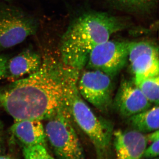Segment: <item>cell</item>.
Returning <instances> with one entry per match:
<instances>
[{
	"mask_svg": "<svg viewBox=\"0 0 159 159\" xmlns=\"http://www.w3.org/2000/svg\"><path fill=\"white\" fill-rule=\"evenodd\" d=\"M71 68L46 52L39 69L14 81L0 93V104L14 119H48L66 106V91Z\"/></svg>",
	"mask_w": 159,
	"mask_h": 159,
	"instance_id": "6da1fadb",
	"label": "cell"
},
{
	"mask_svg": "<svg viewBox=\"0 0 159 159\" xmlns=\"http://www.w3.org/2000/svg\"><path fill=\"white\" fill-rule=\"evenodd\" d=\"M128 26L123 18L107 12L90 11L80 14L70 23L61 36V61L66 66L80 71L85 67L94 48Z\"/></svg>",
	"mask_w": 159,
	"mask_h": 159,
	"instance_id": "7a4b0ae2",
	"label": "cell"
},
{
	"mask_svg": "<svg viewBox=\"0 0 159 159\" xmlns=\"http://www.w3.org/2000/svg\"><path fill=\"white\" fill-rule=\"evenodd\" d=\"M80 71L72 69L69 76L66 102L72 120L87 135L93 145L97 159H108L113 134L112 123L96 115L77 89Z\"/></svg>",
	"mask_w": 159,
	"mask_h": 159,
	"instance_id": "3957f363",
	"label": "cell"
},
{
	"mask_svg": "<svg viewBox=\"0 0 159 159\" xmlns=\"http://www.w3.org/2000/svg\"><path fill=\"white\" fill-rule=\"evenodd\" d=\"M47 120L44 127L46 138L57 159H86L66 106Z\"/></svg>",
	"mask_w": 159,
	"mask_h": 159,
	"instance_id": "277c9868",
	"label": "cell"
},
{
	"mask_svg": "<svg viewBox=\"0 0 159 159\" xmlns=\"http://www.w3.org/2000/svg\"><path fill=\"white\" fill-rule=\"evenodd\" d=\"M39 23L36 18L21 9L0 4V49L10 48L37 33Z\"/></svg>",
	"mask_w": 159,
	"mask_h": 159,
	"instance_id": "5b68a950",
	"label": "cell"
},
{
	"mask_svg": "<svg viewBox=\"0 0 159 159\" xmlns=\"http://www.w3.org/2000/svg\"><path fill=\"white\" fill-rule=\"evenodd\" d=\"M129 42L110 39L98 45L90 53L85 66L88 70L101 71L112 78L128 61Z\"/></svg>",
	"mask_w": 159,
	"mask_h": 159,
	"instance_id": "8992f818",
	"label": "cell"
},
{
	"mask_svg": "<svg viewBox=\"0 0 159 159\" xmlns=\"http://www.w3.org/2000/svg\"><path fill=\"white\" fill-rule=\"evenodd\" d=\"M77 89L83 99L106 112L112 103V78L101 71L88 70L79 75Z\"/></svg>",
	"mask_w": 159,
	"mask_h": 159,
	"instance_id": "52a82bcc",
	"label": "cell"
},
{
	"mask_svg": "<svg viewBox=\"0 0 159 159\" xmlns=\"http://www.w3.org/2000/svg\"><path fill=\"white\" fill-rule=\"evenodd\" d=\"M114 105L119 115L127 119L150 108L152 104L145 98L134 80L123 79L116 94Z\"/></svg>",
	"mask_w": 159,
	"mask_h": 159,
	"instance_id": "ba28073f",
	"label": "cell"
},
{
	"mask_svg": "<svg viewBox=\"0 0 159 159\" xmlns=\"http://www.w3.org/2000/svg\"><path fill=\"white\" fill-rule=\"evenodd\" d=\"M112 142L115 152L114 159H140L148 141L145 134L131 129L114 131Z\"/></svg>",
	"mask_w": 159,
	"mask_h": 159,
	"instance_id": "9c48e42d",
	"label": "cell"
},
{
	"mask_svg": "<svg viewBox=\"0 0 159 159\" xmlns=\"http://www.w3.org/2000/svg\"><path fill=\"white\" fill-rule=\"evenodd\" d=\"M42 56L32 49H27L8 60L6 78L14 81L26 74H31L39 69Z\"/></svg>",
	"mask_w": 159,
	"mask_h": 159,
	"instance_id": "30bf717a",
	"label": "cell"
},
{
	"mask_svg": "<svg viewBox=\"0 0 159 159\" xmlns=\"http://www.w3.org/2000/svg\"><path fill=\"white\" fill-rule=\"evenodd\" d=\"M11 132L24 146H46V134L41 120L24 119L15 121Z\"/></svg>",
	"mask_w": 159,
	"mask_h": 159,
	"instance_id": "8fae6325",
	"label": "cell"
},
{
	"mask_svg": "<svg viewBox=\"0 0 159 159\" xmlns=\"http://www.w3.org/2000/svg\"><path fill=\"white\" fill-rule=\"evenodd\" d=\"M129 64L134 79L159 76L158 48L140 54Z\"/></svg>",
	"mask_w": 159,
	"mask_h": 159,
	"instance_id": "7c38bea8",
	"label": "cell"
},
{
	"mask_svg": "<svg viewBox=\"0 0 159 159\" xmlns=\"http://www.w3.org/2000/svg\"><path fill=\"white\" fill-rule=\"evenodd\" d=\"M127 122L131 129L143 134L159 130V105L150 108L127 118Z\"/></svg>",
	"mask_w": 159,
	"mask_h": 159,
	"instance_id": "4fadbf2b",
	"label": "cell"
},
{
	"mask_svg": "<svg viewBox=\"0 0 159 159\" xmlns=\"http://www.w3.org/2000/svg\"><path fill=\"white\" fill-rule=\"evenodd\" d=\"M114 9L125 13L143 14L150 12L157 5L158 0H108Z\"/></svg>",
	"mask_w": 159,
	"mask_h": 159,
	"instance_id": "5bb4252c",
	"label": "cell"
},
{
	"mask_svg": "<svg viewBox=\"0 0 159 159\" xmlns=\"http://www.w3.org/2000/svg\"><path fill=\"white\" fill-rule=\"evenodd\" d=\"M134 81L152 104L159 105V76L135 78Z\"/></svg>",
	"mask_w": 159,
	"mask_h": 159,
	"instance_id": "9a60e30c",
	"label": "cell"
},
{
	"mask_svg": "<svg viewBox=\"0 0 159 159\" xmlns=\"http://www.w3.org/2000/svg\"><path fill=\"white\" fill-rule=\"evenodd\" d=\"M46 147L42 145L24 146L25 159H55L49 153Z\"/></svg>",
	"mask_w": 159,
	"mask_h": 159,
	"instance_id": "2e32d148",
	"label": "cell"
},
{
	"mask_svg": "<svg viewBox=\"0 0 159 159\" xmlns=\"http://www.w3.org/2000/svg\"><path fill=\"white\" fill-rule=\"evenodd\" d=\"M151 142V144L147 148H145L144 154L143 157L145 158L152 159L158 157L159 155V139L154 140Z\"/></svg>",
	"mask_w": 159,
	"mask_h": 159,
	"instance_id": "e0dca14e",
	"label": "cell"
},
{
	"mask_svg": "<svg viewBox=\"0 0 159 159\" xmlns=\"http://www.w3.org/2000/svg\"><path fill=\"white\" fill-rule=\"evenodd\" d=\"M8 61L7 57L0 55V79L6 78Z\"/></svg>",
	"mask_w": 159,
	"mask_h": 159,
	"instance_id": "ac0fdd59",
	"label": "cell"
},
{
	"mask_svg": "<svg viewBox=\"0 0 159 159\" xmlns=\"http://www.w3.org/2000/svg\"><path fill=\"white\" fill-rule=\"evenodd\" d=\"M0 159H13L8 156H0Z\"/></svg>",
	"mask_w": 159,
	"mask_h": 159,
	"instance_id": "d6986e66",
	"label": "cell"
},
{
	"mask_svg": "<svg viewBox=\"0 0 159 159\" xmlns=\"http://www.w3.org/2000/svg\"><path fill=\"white\" fill-rule=\"evenodd\" d=\"M152 159H158V158L157 157L155 158Z\"/></svg>",
	"mask_w": 159,
	"mask_h": 159,
	"instance_id": "ffe728a7",
	"label": "cell"
},
{
	"mask_svg": "<svg viewBox=\"0 0 159 159\" xmlns=\"http://www.w3.org/2000/svg\"><path fill=\"white\" fill-rule=\"evenodd\" d=\"M4 1H9V0H4Z\"/></svg>",
	"mask_w": 159,
	"mask_h": 159,
	"instance_id": "44dd1931",
	"label": "cell"
}]
</instances>
